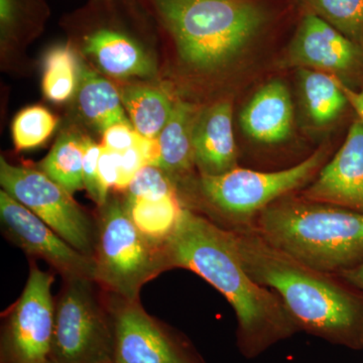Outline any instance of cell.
<instances>
[{"label":"cell","mask_w":363,"mask_h":363,"mask_svg":"<svg viewBox=\"0 0 363 363\" xmlns=\"http://www.w3.org/2000/svg\"><path fill=\"white\" fill-rule=\"evenodd\" d=\"M117 87L135 130L145 138L157 140L179 96L162 81H130Z\"/></svg>","instance_id":"20"},{"label":"cell","mask_w":363,"mask_h":363,"mask_svg":"<svg viewBox=\"0 0 363 363\" xmlns=\"http://www.w3.org/2000/svg\"><path fill=\"white\" fill-rule=\"evenodd\" d=\"M298 194L363 213V123L351 124L342 147Z\"/></svg>","instance_id":"14"},{"label":"cell","mask_w":363,"mask_h":363,"mask_svg":"<svg viewBox=\"0 0 363 363\" xmlns=\"http://www.w3.org/2000/svg\"><path fill=\"white\" fill-rule=\"evenodd\" d=\"M316 14L363 49V0H301Z\"/></svg>","instance_id":"25"},{"label":"cell","mask_w":363,"mask_h":363,"mask_svg":"<svg viewBox=\"0 0 363 363\" xmlns=\"http://www.w3.org/2000/svg\"><path fill=\"white\" fill-rule=\"evenodd\" d=\"M45 363H60V362H57V360L52 359V358L51 357V358H50V359H49V360H48V362H45Z\"/></svg>","instance_id":"34"},{"label":"cell","mask_w":363,"mask_h":363,"mask_svg":"<svg viewBox=\"0 0 363 363\" xmlns=\"http://www.w3.org/2000/svg\"><path fill=\"white\" fill-rule=\"evenodd\" d=\"M113 320V363H204L143 309L140 301L107 297Z\"/></svg>","instance_id":"11"},{"label":"cell","mask_w":363,"mask_h":363,"mask_svg":"<svg viewBox=\"0 0 363 363\" xmlns=\"http://www.w3.org/2000/svg\"><path fill=\"white\" fill-rule=\"evenodd\" d=\"M93 259L102 291L130 301L140 300L143 286L169 269L164 243L145 236L116 197L98 207Z\"/></svg>","instance_id":"7"},{"label":"cell","mask_w":363,"mask_h":363,"mask_svg":"<svg viewBox=\"0 0 363 363\" xmlns=\"http://www.w3.org/2000/svg\"><path fill=\"white\" fill-rule=\"evenodd\" d=\"M101 145L95 143L89 135L86 138L84 157H83V183L91 199L98 207L104 206L109 195L105 192L100 181L98 162H99Z\"/></svg>","instance_id":"28"},{"label":"cell","mask_w":363,"mask_h":363,"mask_svg":"<svg viewBox=\"0 0 363 363\" xmlns=\"http://www.w3.org/2000/svg\"><path fill=\"white\" fill-rule=\"evenodd\" d=\"M140 135L130 124H116L102 133L100 145L112 152H123L135 147Z\"/></svg>","instance_id":"30"},{"label":"cell","mask_w":363,"mask_h":363,"mask_svg":"<svg viewBox=\"0 0 363 363\" xmlns=\"http://www.w3.org/2000/svg\"><path fill=\"white\" fill-rule=\"evenodd\" d=\"M55 277L30 264L21 297L6 313L1 332V363H45L51 358L55 326Z\"/></svg>","instance_id":"10"},{"label":"cell","mask_w":363,"mask_h":363,"mask_svg":"<svg viewBox=\"0 0 363 363\" xmlns=\"http://www.w3.org/2000/svg\"><path fill=\"white\" fill-rule=\"evenodd\" d=\"M87 136L75 128H67L40 164V171L72 195L84 189L83 157Z\"/></svg>","instance_id":"22"},{"label":"cell","mask_w":363,"mask_h":363,"mask_svg":"<svg viewBox=\"0 0 363 363\" xmlns=\"http://www.w3.org/2000/svg\"><path fill=\"white\" fill-rule=\"evenodd\" d=\"M340 86L343 92L345 93L350 104L357 111L358 117L363 123V90L355 91L351 89L350 86L345 84L343 81L340 80Z\"/></svg>","instance_id":"32"},{"label":"cell","mask_w":363,"mask_h":363,"mask_svg":"<svg viewBox=\"0 0 363 363\" xmlns=\"http://www.w3.org/2000/svg\"><path fill=\"white\" fill-rule=\"evenodd\" d=\"M92 279L64 281L55 298L52 359L60 363H105L113 358V320L108 301Z\"/></svg>","instance_id":"8"},{"label":"cell","mask_w":363,"mask_h":363,"mask_svg":"<svg viewBox=\"0 0 363 363\" xmlns=\"http://www.w3.org/2000/svg\"><path fill=\"white\" fill-rule=\"evenodd\" d=\"M76 111L88 126L104 133L116 124H131L118 87L81 58L80 80L75 96Z\"/></svg>","instance_id":"19"},{"label":"cell","mask_w":363,"mask_h":363,"mask_svg":"<svg viewBox=\"0 0 363 363\" xmlns=\"http://www.w3.org/2000/svg\"><path fill=\"white\" fill-rule=\"evenodd\" d=\"M124 204L136 227L160 243H164L173 233L183 210L178 195L155 200L124 199Z\"/></svg>","instance_id":"24"},{"label":"cell","mask_w":363,"mask_h":363,"mask_svg":"<svg viewBox=\"0 0 363 363\" xmlns=\"http://www.w3.org/2000/svg\"><path fill=\"white\" fill-rule=\"evenodd\" d=\"M253 233L319 271L339 274L363 262V213L285 196L257 217Z\"/></svg>","instance_id":"5"},{"label":"cell","mask_w":363,"mask_h":363,"mask_svg":"<svg viewBox=\"0 0 363 363\" xmlns=\"http://www.w3.org/2000/svg\"><path fill=\"white\" fill-rule=\"evenodd\" d=\"M125 193L126 200H155L178 195L173 181L156 166H145L138 171Z\"/></svg>","instance_id":"27"},{"label":"cell","mask_w":363,"mask_h":363,"mask_svg":"<svg viewBox=\"0 0 363 363\" xmlns=\"http://www.w3.org/2000/svg\"><path fill=\"white\" fill-rule=\"evenodd\" d=\"M105 363H113V362H112V360H111V362H105Z\"/></svg>","instance_id":"35"},{"label":"cell","mask_w":363,"mask_h":363,"mask_svg":"<svg viewBox=\"0 0 363 363\" xmlns=\"http://www.w3.org/2000/svg\"><path fill=\"white\" fill-rule=\"evenodd\" d=\"M172 54V73L220 75L240 59L269 20L259 0H140Z\"/></svg>","instance_id":"3"},{"label":"cell","mask_w":363,"mask_h":363,"mask_svg":"<svg viewBox=\"0 0 363 363\" xmlns=\"http://www.w3.org/2000/svg\"><path fill=\"white\" fill-rule=\"evenodd\" d=\"M337 274L350 285L363 290V262L352 269L339 272Z\"/></svg>","instance_id":"33"},{"label":"cell","mask_w":363,"mask_h":363,"mask_svg":"<svg viewBox=\"0 0 363 363\" xmlns=\"http://www.w3.org/2000/svg\"><path fill=\"white\" fill-rule=\"evenodd\" d=\"M164 250L169 269L195 272L233 308L238 320L236 343L247 359L300 333L278 294L248 274L230 231L183 208Z\"/></svg>","instance_id":"1"},{"label":"cell","mask_w":363,"mask_h":363,"mask_svg":"<svg viewBox=\"0 0 363 363\" xmlns=\"http://www.w3.org/2000/svg\"><path fill=\"white\" fill-rule=\"evenodd\" d=\"M49 16L45 0H0V51L4 68L18 65L26 48L44 32Z\"/></svg>","instance_id":"18"},{"label":"cell","mask_w":363,"mask_h":363,"mask_svg":"<svg viewBox=\"0 0 363 363\" xmlns=\"http://www.w3.org/2000/svg\"><path fill=\"white\" fill-rule=\"evenodd\" d=\"M330 160L323 145L290 168L257 171L238 167L217 177H196L179 192L183 208L206 217L230 233L253 231L259 215L285 196L300 192Z\"/></svg>","instance_id":"6"},{"label":"cell","mask_w":363,"mask_h":363,"mask_svg":"<svg viewBox=\"0 0 363 363\" xmlns=\"http://www.w3.org/2000/svg\"><path fill=\"white\" fill-rule=\"evenodd\" d=\"M100 181L105 192L109 195L111 189H116L118 181L119 152L101 147L99 162H98Z\"/></svg>","instance_id":"31"},{"label":"cell","mask_w":363,"mask_h":363,"mask_svg":"<svg viewBox=\"0 0 363 363\" xmlns=\"http://www.w3.org/2000/svg\"><path fill=\"white\" fill-rule=\"evenodd\" d=\"M63 26L81 58L105 77L162 81L154 47L159 33L140 0H90Z\"/></svg>","instance_id":"4"},{"label":"cell","mask_w":363,"mask_h":363,"mask_svg":"<svg viewBox=\"0 0 363 363\" xmlns=\"http://www.w3.org/2000/svg\"><path fill=\"white\" fill-rule=\"evenodd\" d=\"M0 220L4 235L28 257L45 260L64 281L88 279L95 281L93 257L79 252L32 211L0 191Z\"/></svg>","instance_id":"12"},{"label":"cell","mask_w":363,"mask_h":363,"mask_svg":"<svg viewBox=\"0 0 363 363\" xmlns=\"http://www.w3.org/2000/svg\"><path fill=\"white\" fill-rule=\"evenodd\" d=\"M193 149L200 176H221L240 167L229 100L199 107L193 126Z\"/></svg>","instance_id":"15"},{"label":"cell","mask_w":363,"mask_h":363,"mask_svg":"<svg viewBox=\"0 0 363 363\" xmlns=\"http://www.w3.org/2000/svg\"><path fill=\"white\" fill-rule=\"evenodd\" d=\"M2 190L56 231L72 247L93 257L95 219L65 188L40 169L16 166L0 157Z\"/></svg>","instance_id":"9"},{"label":"cell","mask_w":363,"mask_h":363,"mask_svg":"<svg viewBox=\"0 0 363 363\" xmlns=\"http://www.w3.org/2000/svg\"><path fill=\"white\" fill-rule=\"evenodd\" d=\"M140 136L135 147L119 152V173L116 190L125 192L130 182L135 178L138 171L145 166H150L149 161L140 147Z\"/></svg>","instance_id":"29"},{"label":"cell","mask_w":363,"mask_h":363,"mask_svg":"<svg viewBox=\"0 0 363 363\" xmlns=\"http://www.w3.org/2000/svg\"><path fill=\"white\" fill-rule=\"evenodd\" d=\"M293 124L292 98L281 80L269 81L260 87L240 113L245 135L262 145L285 142L292 133Z\"/></svg>","instance_id":"16"},{"label":"cell","mask_w":363,"mask_h":363,"mask_svg":"<svg viewBox=\"0 0 363 363\" xmlns=\"http://www.w3.org/2000/svg\"><path fill=\"white\" fill-rule=\"evenodd\" d=\"M58 118L40 105L26 107L14 117L11 133L18 150L35 149L44 145L56 130Z\"/></svg>","instance_id":"26"},{"label":"cell","mask_w":363,"mask_h":363,"mask_svg":"<svg viewBox=\"0 0 363 363\" xmlns=\"http://www.w3.org/2000/svg\"><path fill=\"white\" fill-rule=\"evenodd\" d=\"M281 63L339 79L353 77L363 71V49L316 14L306 11Z\"/></svg>","instance_id":"13"},{"label":"cell","mask_w":363,"mask_h":363,"mask_svg":"<svg viewBox=\"0 0 363 363\" xmlns=\"http://www.w3.org/2000/svg\"><path fill=\"white\" fill-rule=\"evenodd\" d=\"M298 80L308 116L318 126L333 123L350 104L336 76L302 68L298 69Z\"/></svg>","instance_id":"21"},{"label":"cell","mask_w":363,"mask_h":363,"mask_svg":"<svg viewBox=\"0 0 363 363\" xmlns=\"http://www.w3.org/2000/svg\"><path fill=\"white\" fill-rule=\"evenodd\" d=\"M231 234L248 274L278 294L301 332L363 350V290L307 266L253 231Z\"/></svg>","instance_id":"2"},{"label":"cell","mask_w":363,"mask_h":363,"mask_svg":"<svg viewBox=\"0 0 363 363\" xmlns=\"http://www.w3.org/2000/svg\"><path fill=\"white\" fill-rule=\"evenodd\" d=\"M81 57L70 43L47 52L43 64V94L61 104L75 96L80 80Z\"/></svg>","instance_id":"23"},{"label":"cell","mask_w":363,"mask_h":363,"mask_svg":"<svg viewBox=\"0 0 363 363\" xmlns=\"http://www.w3.org/2000/svg\"><path fill=\"white\" fill-rule=\"evenodd\" d=\"M199 107L177 97L168 123L157 138L160 157L156 167L173 181L177 192L197 177L193 149V126Z\"/></svg>","instance_id":"17"}]
</instances>
